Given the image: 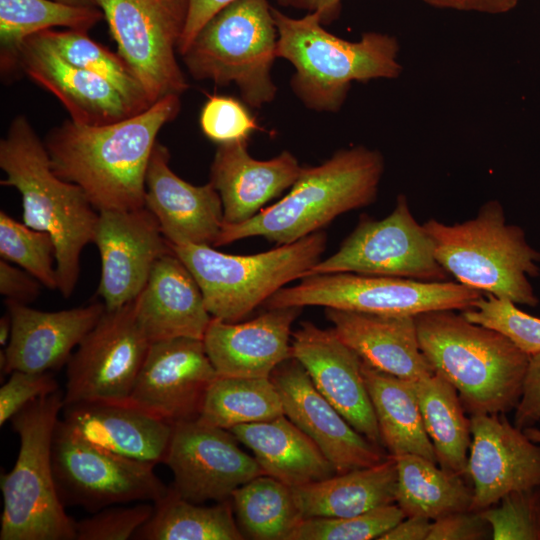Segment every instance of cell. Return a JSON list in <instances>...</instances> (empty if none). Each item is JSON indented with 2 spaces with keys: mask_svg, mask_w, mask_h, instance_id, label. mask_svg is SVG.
<instances>
[{
  "mask_svg": "<svg viewBox=\"0 0 540 540\" xmlns=\"http://www.w3.org/2000/svg\"><path fill=\"white\" fill-rule=\"evenodd\" d=\"M180 95H167L118 122L81 125L67 120L44 140L51 168L76 184L98 211L145 207V178L157 135L180 112Z\"/></svg>",
  "mask_w": 540,
  "mask_h": 540,
  "instance_id": "obj_1",
  "label": "cell"
},
{
  "mask_svg": "<svg viewBox=\"0 0 540 540\" xmlns=\"http://www.w3.org/2000/svg\"><path fill=\"white\" fill-rule=\"evenodd\" d=\"M1 185L15 188L22 201L23 223L47 232L55 245L58 290L69 298L78 282L80 255L94 243L99 212L76 184L57 176L29 119L16 116L0 141Z\"/></svg>",
  "mask_w": 540,
  "mask_h": 540,
  "instance_id": "obj_2",
  "label": "cell"
},
{
  "mask_svg": "<svg viewBox=\"0 0 540 540\" xmlns=\"http://www.w3.org/2000/svg\"><path fill=\"white\" fill-rule=\"evenodd\" d=\"M419 346L458 391L465 411L507 413L521 398L530 356L507 337L444 309L415 316Z\"/></svg>",
  "mask_w": 540,
  "mask_h": 540,
  "instance_id": "obj_3",
  "label": "cell"
},
{
  "mask_svg": "<svg viewBox=\"0 0 540 540\" xmlns=\"http://www.w3.org/2000/svg\"><path fill=\"white\" fill-rule=\"evenodd\" d=\"M384 168L378 150L341 149L318 166L303 167L277 203L245 222L223 223L214 246L256 236L283 245L321 231L337 216L374 202Z\"/></svg>",
  "mask_w": 540,
  "mask_h": 540,
  "instance_id": "obj_4",
  "label": "cell"
},
{
  "mask_svg": "<svg viewBox=\"0 0 540 540\" xmlns=\"http://www.w3.org/2000/svg\"><path fill=\"white\" fill-rule=\"evenodd\" d=\"M277 29V58L295 68L291 87L309 109L338 111L352 82L395 79L402 72L394 36L367 32L347 41L328 32L318 14L290 17L272 7Z\"/></svg>",
  "mask_w": 540,
  "mask_h": 540,
  "instance_id": "obj_5",
  "label": "cell"
},
{
  "mask_svg": "<svg viewBox=\"0 0 540 540\" xmlns=\"http://www.w3.org/2000/svg\"><path fill=\"white\" fill-rule=\"evenodd\" d=\"M423 225L438 262L456 282L515 304H539L529 278L540 275V251L520 226L507 223L498 200L487 201L464 222L449 225L431 218Z\"/></svg>",
  "mask_w": 540,
  "mask_h": 540,
  "instance_id": "obj_6",
  "label": "cell"
},
{
  "mask_svg": "<svg viewBox=\"0 0 540 540\" xmlns=\"http://www.w3.org/2000/svg\"><path fill=\"white\" fill-rule=\"evenodd\" d=\"M63 408L58 390L10 419L19 451L13 468L0 478V540H75V520L59 498L52 467L53 436Z\"/></svg>",
  "mask_w": 540,
  "mask_h": 540,
  "instance_id": "obj_7",
  "label": "cell"
},
{
  "mask_svg": "<svg viewBox=\"0 0 540 540\" xmlns=\"http://www.w3.org/2000/svg\"><path fill=\"white\" fill-rule=\"evenodd\" d=\"M324 231L253 255L226 254L210 245H172L192 273L213 318L238 322L286 284L305 277L326 249Z\"/></svg>",
  "mask_w": 540,
  "mask_h": 540,
  "instance_id": "obj_8",
  "label": "cell"
},
{
  "mask_svg": "<svg viewBox=\"0 0 540 540\" xmlns=\"http://www.w3.org/2000/svg\"><path fill=\"white\" fill-rule=\"evenodd\" d=\"M276 49L277 29L268 0H236L201 28L181 56L194 79L235 84L243 101L259 109L277 92L271 77Z\"/></svg>",
  "mask_w": 540,
  "mask_h": 540,
  "instance_id": "obj_9",
  "label": "cell"
},
{
  "mask_svg": "<svg viewBox=\"0 0 540 540\" xmlns=\"http://www.w3.org/2000/svg\"><path fill=\"white\" fill-rule=\"evenodd\" d=\"M483 293L454 281L422 282L405 278L328 273L307 276L283 287L265 303L267 309L323 306L382 315H409L474 307Z\"/></svg>",
  "mask_w": 540,
  "mask_h": 540,
  "instance_id": "obj_10",
  "label": "cell"
},
{
  "mask_svg": "<svg viewBox=\"0 0 540 540\" xmlns=\"http://www.w3.org/2000/svg\"><path fill=\"white\" fill-rule=\"evenodd\" d=\"M56 489L65 507L90 513L131 502H156L168 492L155 465L97 446L60 418L52 442Z\"/></svg>",
  "mask_w": 540,
  "mask_h": 540,
  "instance_id": "obj_11",
  "label": "cell"
},
{
  "mask_svg": "<svg viewBox=\"0 0 540 540\" xmlns=\"http://www.w3.org/2000/svg\"><path fill=\"white\" fill-rule=\"evenodd\" d=\"M117 53L142 85L151 104L181 95L189 85L176 52L188 0H97Z\"/></svg>",
  "mask_w": 540,
  "mask_h": 540,
  "instance_id": "obj_12",
  "label": "cell"
},
{
  "mask_svg": "<svg viewBox=\"0 0 540 540\" xmlns=\"http://www.w3.org/2000/svg\"><path fill=\"white\" fill-rule=\"evenodd\" d=\"M356 273L422 282L449 281L438 262L431 237L413 216L408 199L400 194L384 219L361 216L340 248L320 260L305 275Z\"/></svg>",
  "mask_w": 540,
  "mask_h": 540,
  "instance_id": "obj_13",
  "label": "cell"
},
{
  "mask_svg": "<svg viewBox=\"0 0 540 540\" xmlns=\"http://www.w3.org/2000/svg\"><path fill=\"white\" fill-rule=\"evenodd\" d=\"M150 344L138 321L136 298L105 310L66 364L64 406L127 400Z\"/></svg>",
  "mask_w": 540,
  "mask_h": 540,
  "instance_id": "obj_14",
  "label": "cell"
},
{
  "mask_svg": "<svg viewBox=\"0 0 540 540\" xmlns=\"http://www.w3.org/2000/svg\"><path fill=\"white\" fill-rule=\"evenodd\" d=\"M236 440L229 430L198 420L174 423L164 461L173 474L170 489L194 503L219 502L263 475L256 459L245 453Z\"/></svg>",
  "mask_w": 540,
  "mask_h": 540,
  "instance_id": "obj_15",
  "label": "cell"
},
{
  "mask_svg": "<svg viewBox=\"0 0 540 540\" xmlns=\"http://www.w3.org/2000/svg\"><path fill=\"white\" fill-rule=\"evenodd\" d=\"M94 243L101 259L97 294L106 310L137 298L156 261L172 251L146 207L100 211Z\"/></svg>",
  "mask_w": 540,
  "mask_h": 540,
  "instance_id": "obj_16",
  "label": "cell"
},
{
  "mask_svg": "<svg viewBox=\"0 0 540 540\" xmlns=\"http://www.w3.org/2000/svg\"><path fill=\"white\" fill-rule=\"evenodd\" d=\"M217 376L202 340L152 342L127 400L172 424L197 420Z\"/></svg>",
  "mask_w": 540,
  "mask_h": 540,
  "instance_id": "obj_17",
  "label": "cell"
},
{
  "mask_svg": "<svg viewBox=\"0 0 540 540\" xmlns=\"http://www.w3.org/2000/svg\"><path fill=\"white\" fill-rule=\"evenodd\" d=\"M270 379L284 415L313 440L336 474L376 465L389 456L348 423L292 356L274 369Z\"/></svg>",
  "mask_w": 540,
  "mask_h": 540,
  "instance_id": "obj_18",
  "label": "cell"
},
{
  "mask_svg": "<svg viewBox=\"0 0 540 540\" xmlns=\"http://www.w3.org/2000/svg\"><path fill=\"white\" fill-rule=\"evenodd\" d=\"M471 418L467 475L473 483L470 510L481 511L507 494L540 485V445L511 424L505 413Z\"/></svg>",
  "mask_w": 540,
  "mask_h": 540,
  "instance_id": "obj_19",
  "label": "cell"
},
{
  "mask_svg": "<svg viewBox=\"0 0 540 540\" xmlns=\"http://www.w3.org/2000/svg\"><path fill=\"white\" fill-rule=\"evenodd\" d=\"M291 356L357 432L383 447L361 371L362 360L333 329L324 330L311 322H303L292 333Z\"/></svg>",
  "mask_w": 540,
  "mask_h": 540,
  "instance_id": "obj_20",
  "label": "cell"
},
{
  "mask_svg": "<svg viewBox=\"0 0 540 540\" xmlns=\"http://www.w3.org/2000/svg\"><path fill=\"white\" fill-rule=\"evenodd\" d=\"M17 66L53 94L77 124L102 126L139 113L109 82L63 59L40 33L21 43Z\"/></svg>",
  "mask_w": 540,
  "mask_h": 540,
  "instance_id": "obj_21",
  "label": "cell"
},
{
  "mask_svg": "<svg viewBox=\"0 0 540 540\" xmlns=\"http://www.w3.org/2000/svg\"><path fill=\"white\" fill-rule=\"evenodd\" d=\"M169 161L168 148L157 142L146 171L145 207L169 244L214 246L224 221L219 193L210 182L195 186L183 180Z\"/></svg>",
  "mask_w": 540,
  "mask_h": 540,
  "instance_id": "obj_22",
  "label": "cell"
},
{
  "mask_svg": "<svg viewBox=\"0 0 540 540\" xmlns=\"http://www.w3.org/2000/svg\"><path fill=\"white\" fill-rule=\"evenodd\" d=\"M5 306L12 321L11 336L4 349L5 374L15 370L48 372L66 365L73 350L106 310L100 301L54 312L6 299Z\"/></svg>",
  "mask_w": 540,
  "mask_h": 540,
  "instance_id": "obj_23",
  "label": "cell"
},
{
  "mask_svg": "<svg viewBox=\"0 0 540 540\" xmlns=\"http://www.w3.org/2000/svg\"><path fill=\"white\" fill-rule=\"evenodd\" d=\"M301 311L271 308L242 323L212 317L202 341L218 376L270 378L291 357V326Z\"/></svg>",
  "mask_w": 540,
  "mask_h": 540,
  "instance_id": "obj_24",
  "label": "cell"
},
{
  "mask_svg": "<svg viewBox=\"0 0 540 540\" xmlns=\"http://www.w3.org/2000/svg\"><path fill=\"white\" fill-rule=\"evenodd\" d=\"M61 419L88 442L155 466L164 463L173 431L172 423L129 400L67 405Z\"/></svg>",
  "mask_w": 540,
  "mask_h": 540,
  "instance_id": "obj_25",
  "label": "cell"
},
{
  "mask_svg": "<svg viewBox=\"0 0 540 540\" xmlns=\"http://www.w3.org/2000/svg\"><path fill=\"white\" fill-rule=\"evenodd\" d=\"M302 166L289 151L261 161L250 156L247 141L218 144L210 183L220 195L223 223L238 224L295 183Z\"/></svg>",
  "mask_w": 540,
  "mask_h": 540,
  "instance_id": "obj_26",
  "label": "cell"
},
{
  "mask_svg": "<svg viewBox=\"0 0 540 540\" xmlns=\"http://www.w3.org/2000/svg\"><path fill=\"white\" fill-rule=\"evenodd\" d=\"M336 335L363 362L408 381L435 373L419 346L415 316L325 308Z\"/></svg>",
  "mask_w": 540,
  "mask_h": 540,
  "instance_id": "obj_27",
  "label": "cell"
},
{
  "mask_svg": "<svg viewBox=\"0 0 540 540\" xmlns=\"http://www.w3.org/2000/svg\"><path fill=\"white\" fill-rule=\"evenodd\" d=\"M136 304L151 343L179 337L203 340L212 319L199 284L173 251L156 261Z\"/></svg>",
  "mask_w": 540,
  "mask_h": 540,
  "instance_id": "obj_28",
  "label": "cell"
},
{
  "mask_svg": "<svg viewBox=\"0 0 540 540\" xmlns=\"http://www.w3.org/2000/svg\"><path fill=\"white\" fill-rule=\"evenodd\" d=\"M229 431L252 450L265 475L289 487L321 481L336 474L313 440L285 415L234 426Z\"/></svg>",
  "mask_w": 540,
  "mask_h": 540,
  "instance_id": "obj_29",
  "label": "cell"
},
{
  "mask_svg": "<svg viewBox=\"0 0 540 540\" xmlns=\"http://www.w3.org/2000/svg\"><path fill=\"white\" fill-rule=\"evenodd\" d=\"M396 489V461L389 455L376 465L335 474L292 491L304 519L359 515L395 503Z\"/></svg>",
  "mask_w": 540,
  "mask_h": 540,
  "instance_id": "obj_30",
  "label": "cell"
},
{
  "mask_svg": "<svg viewBox=\"0 0 540 540\" xmlns=\"http://www.w3.org/2000/svg\"><path fill=\"white\" fill-rule=\"evenodd\" d=\"M361 371L376 416L382 446L391 456L414 454L437 463L412 381L362 361ZM438 464V463H437Z\"/></svg>",
  "mask_w": 540,
  "mask_h": 540,
  "instance_id": "obj_31",
  "label": "cell"
},
{
  "mask_svg": "<svg viewBox=\"0 0 540 540\" xmlns=\"http://www.w3.org/2000/svg\"><path fill=\"white\" fill-rule=\"evenodd\" d=\"M413 386L437 463L447 472L466 476L471 418L464 413L458 391L436 372L413 382Z\"/></svg>",
  "mask_w": 540,
  "mask_h": 540,
  "instance_id": "obj_32",
  "label": "cell"
},
{
  "mask_svg": "<svg viewBox=\"0 0 540 540\" xmlns=\"http://www.w3.org/2000/svg\"><path fill=\"white\" fill-rule=\"evenodd\" d=\"M397 466L395 503L407 516L436 520L470 510L473 488L464 476L445 471L437 463L414 454L393 456Z\"/></svg>",
  "mask_w": 540,
  "mask_h": 540,
  "instance_id": "obj_33",
  "label": "cell"
},
{
  "mask_svg": "<svg viewBox=\"0 0 540 540\" xmlns=\"http://www.w3.org/2000/svg\"><path fill=\"white\" fill-rule=\"evenodd\" d=\"M151 517L135 533L136 540H241L231 498L213 506L185 500L169 487L153 503Z\"/></svg>",
  "mask_w": 540,
  "mask_h": 540,
  "instance_id": "obj_34",
  "label": "cell"
},
{
  "mask_svg": "<svg viewBox=\"0 0 540 540\" xmlns=\"http://www.w3.org/2000/svg\"><path fill=\"white\" fill-rule=\"evenodd\" d=\"M102 19L104 14L99 7L54 0H0L1 67H17L19 46L34 34L55 27L88 32Z\"/></svg>",
  "mask_w": 540,
  "mask_h": 540,
  "instance_id": "obj_35",
  "label": "cell"
},
{
  "mask_svg": "<svg viewBox=\"0 0 540 540\" xmlns=\"http://www.w3.org/2000/svg\"><path fill=\"white\" fill-rule=\"evenodd\" d=\"M237 524L244 537L256 540H289L303 520L292 487L260 475L231 495Z\"/></svg>",
  "mask_w": 540,
  "mask_h": 540,
  "instance_id": "obj_36",
  "label": "cell"
},
{
  "mask_svg": "<svg viewBox=\"0 0 540 540\" xmlns=\"http://www.w3.org/2000/svg\"><path fill=\"white\" fill-rule=\"evenodd\" d=\"M282 415V400L270 378L217 376L206 392L197 420L229 430Z\"/></svg>",
  "mask_w": 540,
  "mask_h": 540,
  "instance_id": "obj_37",
  "label": "cell"
},
{
  "mask_svg": "<svg viewBox=\"0 0 540 540\" xmlns=\"http://www.w3.org/2000/svg\"><path fill=\"white\" fill-rule=\"evenodd\" d=\"M39 33L67 62L114 86L137 112L152 105L142 85L120 55L91 39L88 32L49 29Z\"/></svg>",
  "mask_w": 540,
  "mask_h": 540,
  "instance_id": "obj_38",
  "label": "cell"
},
{
  "mask_svg": "<svg viewBox=\"0 0 540 540\" xmlns=\"http://www.w3.org/2000/svg\"><path fill=\"white\" fill-rule=\"evenodd\" d=\"M0 256L17 264L50 289H58L55 245L47 232L20 223L0 212Z\"/></svg>",
  "mask_w": 540,
  "mask_h": 540,
  "instance_id": "obj_39",
  "label": "cell"
},
{
  "mask_svg": "<svg viewBox=\"0 0 540 540\" xmlns=\"http://www.w3.org/2000/svg\"><path fill=\"white\" fill-rule=\"evenodd\" d=\"M405 517L402 509L392 503L350 517L304 518L289 540L379 539Z\"/></svg>",
  "mask_w": 540,
  "mask_h": 540,
  "instance_id": "obj_40",
  "label": "cell"
},
{
  "mask_svg": "<svg viewBox=\"0 0 540 540\" xmlns=\"http://www.w3.org/2000/svg\"><path fill=\"white\" fill-rule=\"evenodd\" d=\"M474 307L461 311L470 322L496 330L529 356L540 352V318L517 308L509 299L485 294Z\"/></svg>",
  "mask_w": 540,
  "mask_h": 540,
  "instance_id": "obj_41",
  "label": "cell"
},
{
  "mask_svg": "<svg viewBox=\"0 0 540 540\" xmlns=\"http://www.w3.org/2000/svg\"><path fill=\"white\" fill-rule=\"evenodd\" d=\"M479 512L494 540H540V485L511 492Z\"/></svg>",
  "mask_w": 540,
  "mask_h": 540,
  "instance_id": "obj_42",
  "label": "cell"
},
{
  "mask_svg": "<svg viewBox=\"0 0 540 540\" xmlns=\"http://www.w3.org/2000/svg\"><path fill=\"white\" fill-rule=\"evenodd\" d=\"M153 503L133 506H109L91 516L75 520V540H128L147 522Z\"/></svg>",
  "mask_w": 540,
  "mask_h": 540,
  "instance_id": "obj_43",
  "label": "cell"
},
{
  "mask_svg": "<svg viewBox=\"0 0 540 540\" xmlns=\"http://www.w3.org/2000/svg\"><path fill=\"white\" fill-rule=\"evenodd\" d=\"M203 134L218 144L248 141L258 125L239 100L230 96H211L200 113Z\"/></svg>",
  "mask_w": 540,
  "mask_h": 540,
  "instance_id": "obj_44",
  "label": "cell"
},
{
  "mask_svg": "<svg viewBox=\"0 0 540 540\" xmlns=\"http://www.w3.org/2000/svg\"><path fill=\"white\" fill-rule=\"evenodd\" d=\"M0 388V426L34 400L59 390L51 371L26 372L15 370Z\"/></svg>",
  "mask_w": 540,
  "mask_h": 540,
  "instance_id": "obj_45",
  "label": "cell"
},
{
  "mask_svg": "<svg viewBox=\"0 0 540 540\" xmlns=\"http://www.w3.org/2000/svg\"><path fill=\"white\" fill-rule=\"evenodd\" d=\"M492 538L489 523L477 511L455 512L432 521L427 540H483Z\"/></svg>",
  "mask_w": 540,
  "mask_h": 540,
  "instance_id": "obj_46",
  "label": "cell"
},
{
  "mask_svg": "<svg viewBox=\"0 0 540 540\" xmlns=\"http://www.w3.org/2000/svg\"><path fill=\"white\" fill-rule=\"evenodd\" d=\"M540 422V352L530 356L514 425L520 429Z\"/></svg>",
  "mask_w": 540,
  "mask_h": 540,
  "instance_id": "obj_47",
  "label": "cell"
},
{
  "mask_svg": "<svg viewBox=\"0 0 540 540\" xmlns=\"http://www.w3.org/2000/svg\"><path fill=\"white\" fill-rule=\"evenodd\" d=\"M41 286L40 281L26 270L0 260V293L6 300L28 305L39 296Z\"/></svg>",
  "mask_w": 540,
  "mask_h": 540,
  "instance_id": "obj_48",
  "label": "cell"
},
{
  "mask_svg": "<svg viewBox=\"0 0 540 540\" xmlns=\"http://www.w3.org/2000/svg\"><path fill=\"white\" fill-rule=\"evenodd\" d=\"M236 0H188V15L178 45V53L184 54L201 28L220 10Z\"/></svg>",
  "mask_w": 540,
  "mask_h": 540,
  "instance_id": "obj_49",
  "label": "cell"
},
{
  "mask_svg": "<svg viewBox=\"0 0 540 540\" xmlns=\"http://www.w3.org/2000/svg\"><path fill=\"white\" fill-rule=\"evenodd\" d=\"M431 525L425 516H407L378 540H427Z\"/></svg>",
  "mask_w": 540,
  "mask_h": 540,
  "instance_id": "obj_50",
  "label": "cell"
},
{
  "mask_svg": "<svg viewBox=\"0 0 540 540\" xmlns=\"http://www.w3.org/2000/svg\"><path fill=\"white\" fill-rule=\"evenodd\" d=\"M286 7H294L319 15L323 25L335 21L341 12L342 0H277Z\"/></svg>",
  "mask_w": 540,
  "mask_h": 540,
  "instance_id": "obj_51",
  "label": "cell"
},
{
  "mask_svg": "<svg viewBox=\"0 0 540 540\" xmlns=\"http://www.w3.org/2000/svg\"><path fill=\"white\" fill-rule=\"evenodd\" d=\"M519 0H462L461 11L502 14L511 11Z\"/></svg>",
  "mask_w": 540,
  "mask_h": 540,
  "instance_id": "obj_52",
  "label": "cell"
},
{
  "mask_svg": "<svg viewBox=\"0 0 540 540\" xmlns=\"http://www.w3.org/2000/svg\"><path fill=\"white\" fill-rule=\"evenodd\" d=\"M12 330V321L10 314L6 312L0 319V345L7 346Z\"/></svg>",
  "mask_w": 540,
  "mask_h": 540,
  "instance_id": "obj_53",
  "label": "cell"
},
{
  "mask_svg": "<svg viewBox=\"0 0 540 540\" xmlns=\"http://www.w3.org/2000/svg\"><path fill=\"white\" fill-rule=\"evenodd\" d=\"M426 4L440 9H452L461 11L462 0H422Z\"/></svg>",
  "mask_w": 540,
  "mask_h": 540,
  "instance_id": "obj_54",
  "label": "cell"
},
{
  "mask_svg": "<svg viewBox=\"0 0 540 540\" xmlns=\"http://www.w3.org/2000/svg\"><path fill=\"white\" fill-rule=\"evenodd\" d=\"M68 5L82 7H99L97 0H54Z\"/></svg>",
  "mask_w": 540,
  "mask_h": 540,
  "instance_id": "obj_55",
  "label": "cell"
},
{
  "mask_svg": "<svg viewBox=\"0 0 540 540\" xmlns=\"http://www.w3.org/2000/svg\"><path fill=\"white\" fill-rule=\"evenodd\" d=\"M523 431L530 440L540 444V429L534 426H529L524 428Z\"/></svg>",
  "mask_w": 540,
  "mask_h": 540,
  "instance_id": "obj_56",
  "label": "cell"
}]
</instances>
